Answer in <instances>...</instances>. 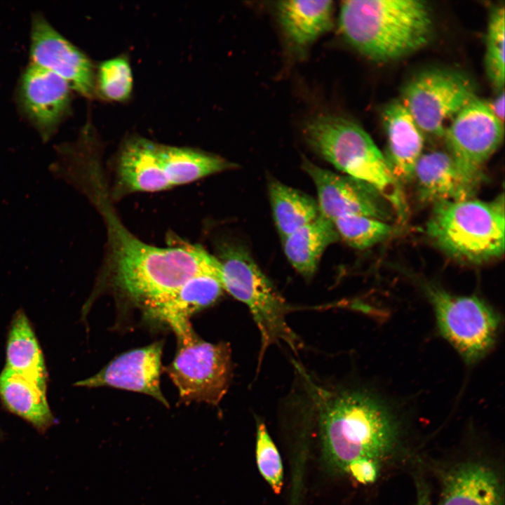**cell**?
<instances>
[{"mask_svg":"<svg viewBox=\"0 0 505 505\" xmlns=\"http://www.w3.org/2000/svg\"><path fill=\"white\" fill-rule=\"evenodd\" d=\"M295 380L287 403L315 421L327 462L345 472L353 461L379 463L394 450L398 422L368 391L320 378L292 360Z\"/></svg>","mask_w":505,"mask_h":505,"instance_id":"6da1fadb","label":"cell"},{"mask_svg":"<svg viewBox=\"0 0 505 505\" xmlns=\"http://www.w3.org/2000/svg\"><path fill=\"white\" fill-rule=\"evenodd\" d=\"M107 220L114 281L130 297L144 303L201 274L218 278V260L201 246L150 245L136 238L108 212Z\"/></svg>","mask_w":505,"mask_h":505,"instance_id":"7a4b0ae2","label":"cell"},{"mask_svg":"<svg viewBox=\"0 0 505 505\" xmlns=\"http://www.w3.org/2000/svg\"><path fill=\"white\" fill-rule=\"evenodd\" d=\"M429 7L417 0H349L342 3L339 27L359 53L379 62L406 56L432 34Z\"/></svg>","mask_w":505,"mask_h":505,"instance_id":"3957f363","label":"cell"},{"mask_svg":"<svg viewBox=\"0 0 505 505\" xmlns=\"http://www.w3.org/2000/svg\"><path fill=\"white\" fill-rule=\"evenodd\" d=\"M303 133L314 152L346 175L374 187L398 217L405 219L408 206L400 183L359 125L343 116L320 114L306 123Z\"/></svg>","mask_w":505,"mask_h":505,"instance_id":"277c9868","label":"cell"},{"mask_svg":"<svg viewBox=\"0 0 505 505\" xmlns=\"http://www.w3.org/2000/svg\"><path fill=\"white\" fill-rule=\"evenodd\" d=\"M504 197L490 201L471 198L437 203L426 223V234L448 256L479 264L504 252Z\"/></svg>","mask_w":505,"mask_h":505,"instance_id":"5b68a950","label":"cell"},{"mask_svg":"<svg viewBox=\"0 0 505 505\" xmlns=\"http://www.w3.org/2000/svg\"><path fill=\"white\" fill-rule=\"evenodd\" d=\"M218 279L224 289L250 311L260 335L258 365L267 349L283 342L295 354L303 347L287 321L293 310L271 281L259 268L247 250L234 243L219 248Z\"/></svg>","mask_w":505,"mask_h":505,"instance_id":"8992f818","label":"cell"},{"mask_svg":"<svg viewBox=\"0 0 505 505\" xmlns=\"http://www.w3.org/2000/svg\"><path fill=\"white\" fill-rule=\"evenodd\" d=\"M425 292L442 335L463 358L473 363L493 346L500 319L495 311L474 296H457L433 285Z\"/></svg>","mask_w":505,"mask_h":505,"instance_id":"52a82bcc","label":"cell"},{"mask_svg":"<svg viewBox=\"0 0 505 505\" xmlns=\"http://www.w3.org/2000/svg\"><path fill=\"white\" fill-rule=\"evenodd\" d=\"M178 344L175 356L166 370L181 400L217 405L227 392L231 378L229 344L206 342L197 335Z\"/></svg>","mask_w":505,"mask_h":505,"instance_id":"ba28073f","label":"cell"},{"mask_svg":"<svg viewBox=\"0 0 505 505\" xmlns=\"http://www.w3.org/2000/svg\"><path fill=\"white\" fill-rule=\"evenodd\" d=\"M476 97L468 78L455 72L433 69L410 79L400 101L424 134L440 137L444 136L449 120Z\"/></svg>","mask_w":505,"mask_h":505,"instance_id":"9c48e42d","label":"cell"},{"mask_svg":"<svg viewBox=\"0 0 505 505\" xmlns=\"http://www.w3.org/2000/svg\"><path fill=\"white\" fill-rule=\"evenodd\" d=\"M449 154L473 195L483 179V168L501 144L504 124L487 103L476 97L451 121L444 136Z\"/></svg>","mask_w":505,"mask_h":505,"instance_id":"30bf717a","label":"cell"},{"mask_svg":"<svg viewBox=\"0 0 505 505\" xmlns=\"http://www.w3.org/2000/svg\"><path fill=\"white\" fill-rule=\"evenodd\" d=\"M302 167L314 181L320 214L333 222L345 215H361L388 222L393 210L372 186L346 175L323 169L307 159Z\"/></svg>","mask_w":505,"mask_h":505,"instance_id":"8fae6325","label":"cell"},{"mask_svg":"<svg viewBox=\"0 0 505 505\" xmlns=\"http://www.w3.org/2000/svg\"><path fill=\"white\" fill-rule=\"evenodd\" d=\"M29 56L30 63L58 75L72 89L93 95L95 77L90 59L40 13L32 20Z\"/></svg>","mask_w":505,"mask_h":505,"instance_id":"7c38bea8","label":"cell"},{"mask_svg":"<svg viewBox=\"0 0 505 505\" xmlns=\"http://www.w3.org/2000/svg\"><path fill=\"white\" fill-rule=\"evenodd\" d=\"M71 90L62 78L32 63L22 74L18 88L19 107L44 137L53 134L69 113Z\"/></svg>","mask_w":505,"mask_h":505,"instance_id":"4fadbf2b","label":"cell"},{"mask_svg":"<svg viewBox=\"0 0 505 505\" xmlns=\"http://www.w3.org/2000/svg\"><path fill=\"white\" fill-rule=\"evenodd\" d=\"M163 342L126 351L111 361L95 375L77 382L85 387L107 386L144 393L163 405L169 403L160 386Z\"/></svg>","mask_w":505,"mask_h":505,"instance_id":"5bb4252c","label":"cell"},{"mask_svg":"<svg viewBox=\"0 0 505 505\" xmlns=\"http://www.w3.org/2000/svg\"><path fill=\"white\" fill-rule=\"evenodd\" d=\"M223 290L215 276L201 274L144 304L151 316L169 325L178 342H185L196 335L189 322L191 316L215 303Z\"/></svg>","mask_w":505,"mask_h":505,"instance_id":"9a60e30c","label":"cell"},{"mask_svg":"<svg viewBox=\"0 0 505 505\" xmlns=\"http://www.w3.org/2000/svg\"><path fill=\"white\" fill-rule=\"evenodd\" d=\"M386 135L387 156L390 168L400 182L413 178L415 165L422 154L424 136L400 100L390 102L382 113Z\"/></svg>","mask_w":505,"mask_h":505,"instance_id":"2e32d148","label":"cell"},{"mask_svg":"<svg viewBox=\"0 0 505 505\" xmlns=\"http://www.w3.org/2000/svg\"><path fill=\"white\" fill-rule=\"evenodd\" d=\"M440 505H504L502 485L496 473L478 462H464L444 476Z\"/></svg>","mask_w":505,"mask_h":505,"instance_id":"e0dca14e","label":"cell"},{"mask_svg":"<svg viewBox=\"0 0 505 505\" xmlns=\"http://www.w3.org/2000/svg\"><path fill=\"white\" fill-rule=\"evenodd\" d=\"M412 179L416 181L422 202L434 205L472 196L452 158L442 151L422 154L415 165Z\"/></svg>","mask_w":505,"mask_h":505,"instance_id":"ac0fdd59","label":"cell"},{"mask_svg":"<svg viewBox=\"0 0 505 505\" xmlns=\"http://www.w3.org/2000/svg\"><path fill=\"white\" fill-rule=\"evenodd\" d=\"M156 143L142 138L127 140L120 151L118 184L125 191L154 192L170 189L156 154Z\"/></svg>","mask_w":505,"mask_h":505,"instance_id":"d6986e66","label":"cell"},{"mask_svg":"<svg viewBox=\"0 0 505 505\" xmlns=\"http://www.w3.org/2000/svg\"><path fill=\"white\" fill-rule=\"evenodd\" d=\"M276 8L288 40L299 50H304L332 28V1H281Z\"/></svg>","mask_w":505,"mask_h":505,"instance_id":"ffe728a7","label":"cell"},{"mask_svg":"<svg viewBox=\"0 0 505 505\" xmlns=\"http://www.w3.org/2000/svg\"><path fill=\"white\" fill-rule=\"evenodd\" d=\"M339 238L332 222L320 215L282 241L290 263L306 280H310L327 247Z\"/></svg>","mask_w":505,"mask_h":505,"instance_id":"44dd1931","label":"cell"},{"mask_svg":"<svg viewBox=\"0 0 505 505\" xmlns=\"http://www.w3.org/2000/svg\"><path fill=\"white\" fill-rule=\"evenodd\" d=\"M156 154L171 187L188 184L232 168L224 159L188 147L156 144Z\"/></svg>","mask_w":505,"mask_h":505,"instance_id":"7402d4cb","label":"cell"},{"mask_svg":"<svg viewBox=\"0 0 505 505\" xmlns=\"http://www.w3.org/2000/svg\"><path fill=\"white\" fill-rule=\"evenodd\" d=\"M6 368L46 390V370L42 352L24 312L12 322L6 346Z\"/></svg>","mask_w":505,"mask_h":505,"instance_id":"603a6c76","label":"cell"},{"mask_svg":"<svg viewBox=\"0 0 505 505\" xmlns=\"http://www.w3.org/2000/svg\"><path fill=\"white\" fill-rule=\"evenodd\" d=\"M0 396L9 410L38 429L53 422L46 390L7 368L0 374Z\"/></svg>","mask_w":505,"mask_h":505,"instance_id":"cb8c5ba5","label":"cell"},{"mask_svg":"<svg viewBox=\"0 0 505 505\" xmlns=\"http://www.w3.org/2000/svg\"><path fill=\"white\" fill-rule=\"evenodd\" d=\"M269 193L275 224L282 239L321 215L314 198L277 180L270 182Z\"/></svg>","mask_w":505,"mask_h":505,"instance_id":"d4e9b609","label":"cell"},{"mask_svg":"<svg viewBox=\"0 0 505 505\" xmlns=\"http://www.w3.org/2000/svg\"><path fill=\"white\" fill-rule=\"evenodd\" d=\"M339 238L352 248L364 250L384 241L393 229L384 221L361 215H345L332 222Z\"/></svg>","mask_w":505,"mask_h":505,"instance_id":"484cf974","label":"cell"},{"mask_svg":"<svg viewBox=\"0 0 505 505\" xmlns=\"http://www.w3.org/2000/svg\"><path fill=\"white\" fill-rule=\"evenodd\" d=\"M504 6L493 8L486 36L485 67L489 81L497 91L504 87Z\"/></svg>","mask_w":505,"mask_h":505,"instance_id":"4316f807","label":"cell"},{"mask_svg":"<svg viewBox=\"0 0 505 505\" xmlns=\"http://www.w3.org/2000/svg\"><path fill=\"white\" fill-rule=\"evenodd\" d=\"M97 83L101 94L107 99L123 101L133 89V74L128 60L119 56L103 61L98 67Z\"/></svg>","mask_w":505,"mask_h":505,"instance_id":"83f0119b","label":"cell"},{"mask_svg":"<svg viewBox=\"0 0 505 505\" xmlns=\"http://www.w3.org/2000/svg\"><path fill=\"white\" fill-rule=\"evenodd\" d=\"M255 453L260 473L274 492L279 494L283 484V465L278 451L263 422L257 424Z\"/></svg>","mask_w":505,"mask_h":505,"instance_id":"f1b7e54d","label":"cell"},{"mask_svg":"<svg viewBox=\"0 0 505 505\" xmlns=\"http://www.w3.org/2000/svg\"><path fill=\"white\" fill-rule=\"evenodd\" d=\"M379 465L380 463L375 460L362 458L349 463L345 472L349 473L359 483H371L378 476Z\"/></svg>","mask_w":505,"mask_h":505,"instance_id":"f546056e","label":"cell"},{"mask_svg":"<svg viewBox=\"0 0 505 505\" xmlns=\"http://www.w3.org/2000/svg\"><path fill=\"white\" fill-rule=\"evenodd\" d=\"M494 116L504 124V90L498 91V95L487 104Z\"/></svg>","mask_w":505,"mask_h":505,"instance_id":"4dcf8cb0","label":"cell"},{"mask_svg":"<svg viewBox=\"0 0 505 505\" xmlns=\"http://www.w3.org/2000/svg\"><path fill=\"white\" fill-rule=\"evenodd\" d=\"M417 505H432L429 493L426 488L422 485L417 487Z\"/></svg>","mask_w":505,"mask_h":505,"instance_id":"1f68e13d","label":"cell"}]
</instances>
